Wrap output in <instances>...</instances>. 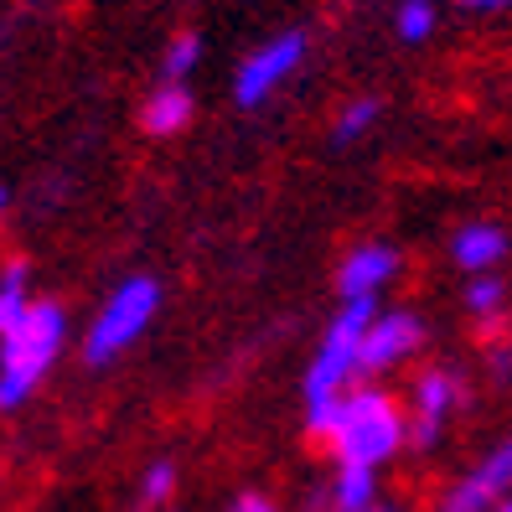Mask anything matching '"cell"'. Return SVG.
<instances>
[{"label":"cell","instance_id":"3","mask_svg":"<svg viewBox=\"0 0 512 512\" xmlns=\"http://www.w3.org/2000/svg\"><path fill=\"white\" fill-rule=\"evenodd\" d=\"M68 342V316L57 300H32L11 331H0V414L21 409L42 388L52 363L63 357Z\"/></svg>","mask_w":512,"mask_h":512},{"label":"cell","instance_id":"17","mask_svg":"<svg viewBox=\"0 0 512 512\" xmlns=\"http://www.w3.org/2000/svg\"><path fill=\"white\" fill-rule=\"evenodd\" d=\"M378 114H383V104H378V99H352V104L337 114V145L363 140V135L378 125Z\"/></svg>","mask_w":512,"mask_h":512},{"label":"cell","instance_id":"18","mask_svg":"<svg viewBox=\"0 0 512 512\" xmlns=\"http://www.w3.org/2000/svg\"><path fill=\"white\" fill-rule=\"evenodd\" d=\"M394 32L404 42H425L435 32V6H430V0H404L399 16H394Z\"/></svg>","mask_w":512,"mask_h":512},{"label":"cell","instance_id":"20","mask_svg":"<svg viewBox=\"0 0 512 512\" xmlns=\"http://www.w3.org/2000/svg\"><path fill=\"white\" fill-rule=\"evenodd\" d=\"M492 373H497V378L512 373V352H492Z\"/></svg>","mask_w":512,"mask_h":512},{"label":"cell","instance_id":"5","mask_svg":"<svg viewBox=\"0 0 512 512\" xmlns=\"http://www.w3.org/2000/svg\"><path fill=\"white\" fill-rule=\"evenodd\" d=\"M300 57H306V37H300V32H285V37H275V42L254 47L244 63H238V73H233V99H238V109H259V104L300 68Z\"/></svg>","mask_w":512,"mask_h":512},{"label":"cell","instance_id":"16","mask_svg":"<svg viewBox=\"0 0 512 512\" xmlns=\"http://www.w3.org/2000/svg\"><path fill=\"white\" fill-rule=\"evenodd\" d=\"M502 300H507V285L492 275H471V285H466V311L471 316H481V321H492L497 311H502Z\"/></svg>","mask_w":512,"mask_h":512},{"label":"cell","instance_id":"2","mask_svg":"<svg viewBox=\"0 0 512 512\" xmlns=\"http://www.w3.org/2000/svg\"><path fill=\"white\" fill-rule=\"evenodd\" d=\"M331 461L337 466H383L409 445V409L383 394V388H347V399L337 404V419L326 430Z\"/></svg>","mask_w":512,"mask_h":512},{"label":"cell","instance_id":"14","mask_svg":"<svg viewBox=\"0 0 512 512\" xmlns=\"http://www.w3.org/2000/svg\"><path fill=\"white\" fill-rule=\"evenodd\" d=\"M176 497V461H150L140 471V512H161L166 502Z\"/></svg>","mask_w":512,"mask_h":512},{"label":"cell","instance_id":"10","mask_svg":"<svg viewBox=\"0 0 512 512\" xmlns=\"http://www.w3.org/2000/svg\"><path fill=\"white\" fill-rule=\"evenodd\" d=\"M450 254H456V264L466 275H487V269H497L502 254H507V233L497 223H466L456 233V244H450Z\"/></svg>","mask_w":512,"mask_h":512},{"label":"cell","instance_id":"6","mask_svg":"<svg viewBox=\"0 0 512 512\" xmlns=\"http://www.w3.org/2000/svg\"><path fill=\"white\" fill-rule=\"evenodd\" d=\"M502 497H512V435L492 445L461 481H450L435 512H497Z\"/></svg>","mask_w":512,"mask_h":512},{"label":"cell","instance_id":"9","mask_svg":"<svg viewBox=\"0 0 512 512\" xmlns=\"http://www.w3.org/2000/svg\"><path fill=\"white\" fill-rule=\"evenodd\" d=\"M394 275H399V249H388V244H357L342 259V269H337V290H342V300H373Z\"/></svg>","mask_w":512,"mask_h":512},{"label":"cell","instance_id":"19","mask_svg":"<svg viewBox=\"0 0 512 512\" xmlns=\"http://www.w3.org/2000/svg\"><path fill=\"white\" fill-rule=\"evenodd\" d=\"M228 512H280L275 502H269L264 492H244V497H233V507Z\"/></svg>","mask_w":512,"mask_h":512},{"label":"cell","instance_id":"24","mask_svg":"<svg viewBox=\"0 0 512 512\" xmlns=\"http://www.w3.org/2000/svg\"><path fill=\"white\" fill-rule=\"evenodd\" d=\"M497 512H512V497H502V502H497Z\"/></svg>","mask_w":512,"mask_h":512},{"label":"cell","instance_id":"8","mask_svg":"<svg viewBox=\"0 0 512 512\" xmlns=\"http://www.w3.org/2000/svg\"><path fill=\"white\" fill-rule=\"evenodd\" d=\"M425 342V326H419L414 311H383L368 321V337H363V373H394L404 357L419 352Z\"/></svg>","mask_w":512,"mask_h":512},{"label":"cell","instance_id":"1","mask_svg":"<svg viewBox=\"0 0 512 512\" xmlns=\"http://www.w3.org/2000/svg\"><path fill=\"white\" fill-rule=\"evenodd\" d=\"M373 300H347V306L331 316L326 337L306 368V430L316 440H326L331 419H337V404L347 399V383L363 373V337L373 321Z\"/></svg>","mask_w":512,"mask_h":512},{"label":"cell","instance_id":"21","mask_svg":"<svg viewBox=\"0 0 512 512\" xmlns=\"http://www.w3.org/2000/svg\"><path fill=\"white\" fill-rule=\"evenodd\" d=\"M461 6H471V11H497V6H507V0H461Z\"/></svg>","mask_w":512,"mask_h":512},{"label":"cell","instance_id":"13","mask_svg":"<svg viewBox=\"0 0 512 512\" xmlns=\"http://www.w3.org/2000/svg\"><path fill=\"white\" fill-rule=\"evenodd\" d=\"M26 311H32V269L16 259L0 269V331H11Z\"/></svg>","mask_w":512,"mask_h":512},{"label":"cell","instance_id":"11","mask_svg":"<svg viewBox=\"0 0 512 512\" xmlns=\"http://www.w3.org/2000/svg\"><path fill=\"white\" fill-rule=\"evenodd\" d=\"M187 119H192V88L187 83H166L140 104V125L150 135H176V130H187Z\"/></svg>","mask_w":512,"mask_h":512},{"label":"cell","instance_id":"12","mask_svg":"<svg viewBox=\"0 0 512 512\" xmlns=\"http://www.w3.org/2000/svg\"><path fill=\"white\" fill-rule=\"evenodd\" d=\"M326 497H331V512H363L378 502V471L373 466H337Z\"/></svg>","mask_w":512,"mask_h":512},{"label":"cell","instance_id":"4","mask_svg":"<svg viewBox=\"0 0 512 512\" xmlns=\"http://www.w3.org/2000/svg\"><path fill=\"white\" fill-rule=\"evenodd\" d=\"M161 311V285L150 275H130L119 280L114 295L99 306V316L88 321V337H83V363L88 368H109L114 357H125Z\"/></svg>","mask_w":512,"mask_h":512},{"label":"cell","instance_id":"23","mask_svg":"<svg viewBox=\"0 0 512 512\" xmlns=\"http://www.w3.org/2000/svg\"><path fill=\"white\" fill-rule=\"evenodd\" d=\"M6 202H11V192H6V187H0V213H6Z\"/></svg>","mask_w":512,"mask_h":512},{"label":"cell","instance_id":"7","mask_svg":"<svg viewBox=\"0 0 512 512\" xmlns=\"http://www.w3.org/2000/svg\"><path fill=\"white\" fill-rule=\"evenodd\" d=\"M456 409H461V378L450 368H425L414 378V399H409V445L435 450Z\"/></svg>","mask_w":512,"mask_h":512},{"label":"cell","instance_id":"15","mask_svg":"<svg viewBox=\"0 0 512 512\" xmlns=\"http://www.w3.org/2000/svg\"><path fill=\"white\" fill-rule=\"evenodd\" d=\"M202 63V42L192 37V32H182V37H171V47H166V57H161V78L166 83H187V73Z\"/></svg>","mask_w":512,"mask_h":512},{"label":"cell","instance_id":"22","mask_svg":"<svg viewBox=\"0 0 512 512\" xmlns=\"http://www.w3.org/2000/svg\"><path fill=\"white\" fill-rule=\"evenodd\" d=\"M363 512H404V507H394V502H373V507H363Z\"/></svg>","mask_w":512,"mask_h":512}]
</instances>
